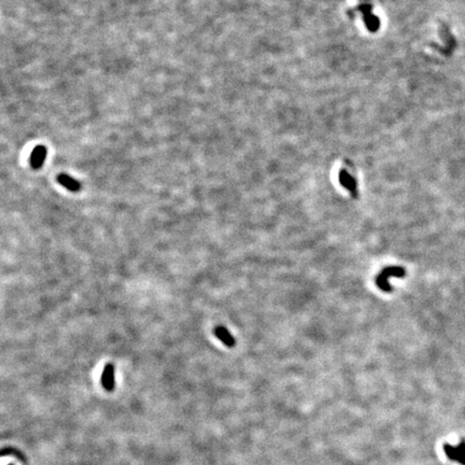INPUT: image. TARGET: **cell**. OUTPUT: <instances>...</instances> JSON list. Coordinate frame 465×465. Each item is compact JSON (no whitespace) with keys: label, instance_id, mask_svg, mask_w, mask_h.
Wrapping results in <instances>:
<instances>
[{"label":"cell","instance_id":"cell-4","mask_svg":"<svg viewBox=\"0 0 465 465\" xmlns=\"http://www.w3.org/2000/svg\"><path fill=\"white\" fill-rule=\"evenodd\" d=\"M57 182L64 188L69 190L70 192H79L82 188L81 183H80L78 180H76L75 178H72L70 177V176L65 175V173H62L59 176Z\"/></svg>","mask_w":465,"mask_h":465},{"label":"cell","instance_id":"cell-1","mask_svg":"<svg viewBox=\"0 0 465 465\" xmlns=\"http://www.w3.org/2000/svg\"><path fill=\"white\" fill-rule=\"evenodd\" d=\"M405 275V269L402 267H395L391 266L384 268L379 276L377 277V285H378L382 291L384 292H391L392 287L389 284V278L390 277H403Z\"/></svg>","mask_w":465,"mask_h":465},{"label":"cell","instance_id":"cell-5","mask_svg":"<svg viewBox=\"0 0 465 465\" xmlns=\"http://www.w3.org/2000/svg\"><path fill=\"white\" fill-rule=\"evenodd\" d=\"M101 382L107 390H112L114 387V366L112 364L106 365L103 368L101 376Z\"/></svg>","mask_w":465,"mask_h":465},{"label":"cell","instance_id":"cell-6","mask_svg":"<svg viewBox=\"0 0 465 465\" xmlns=\"http://www.w3.org/2000/svg\"><path fill=\"white\" fill-rule=\"evenodd\" d=\"M339 179H340V182L342 186L344 188H347L350 192H351V194L352 196H355L357 197L358 196V193H357V186H356V182L354 180V178L351 177V176L347 172V171H341L340 172V176H339Z\"/></svg>","mask_w":465,"mask_h":465},{"label":"cell","instance_id":"cell-2","mask_svg":"<svg viewBox=\"0 0 465 465\" xmlns=\"http://www.w3.org/2000/svg\"><path fill=\"white\" fill-rule=\"evenodd\" d=\"M46 158V148L44 146H37L30 156V165L34 169H40L44 164Z\"/></svg>","mask_w":465,"mask_h":465},{"label":"cell","instance_id":"cell-3","mask_svg":"<svg viewBox=\"0 0 465 465\" xmlns=\"http://www.w3.org/2000/svg\"><path fill=\"white\" fill-rule=\"evenodd\" d=\"M213 333L215 335V337L218 339H220L224 344H225V346L231 348V347H234L236 344L235 338L233 337L231 334L224 326H222V325L216 326L214 328Z\"/></svg>","mask_w":465,"mask_h":465}]
</instances>
